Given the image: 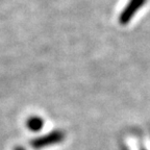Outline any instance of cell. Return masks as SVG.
<instances>
[{
  "instance_id": "obj_1",
  "label": "cell",
  "mask_w": 150,
  "mask_h": 150,
  "mask_svg": "<svg viewBox=\"0 0 150 150\" xmlns=\"http://www.w3.org/2000/svg\"><path fill=\"white\" fill-rule=\"evenodd\" d=\"M147 0H129V2L125 6V8L122 11L120 15V23L121 24H127L130 21L132 17L136 15L141 7L146 3Z\"/></svg>"
},
{
  "instance_id": "obj_2",
  "label": "cell",
  "mask_w": 150,
  "mask_h": 150,
  "mask_svg": "<svg viewBox=\"0 0 150 150\" xmlns=\"http://www.w3.org/2000/svg\"><path fill=\"white\" fill-rule=\"evenodd\" d=\"M28 127L31 129V130H39L41 127L43 126V121L38 117H33L28 120L27 122Z\"/></svg>"
},
{
  "instance_id": "obj_3",
  "label": "cell",
  "mask_w": 150,
  "mask_h": 150,
  "mask_svg": "<svg viewBox=\"0 0 150 150\" xmlns=\"http://www.w3.org/2000/svg\"><path fill=\"white\" fill-rule=\"evenodd\" d=\"M15 150H23V148H21V147H18V148H16Z\"/></svg>"
}]
</instances>
